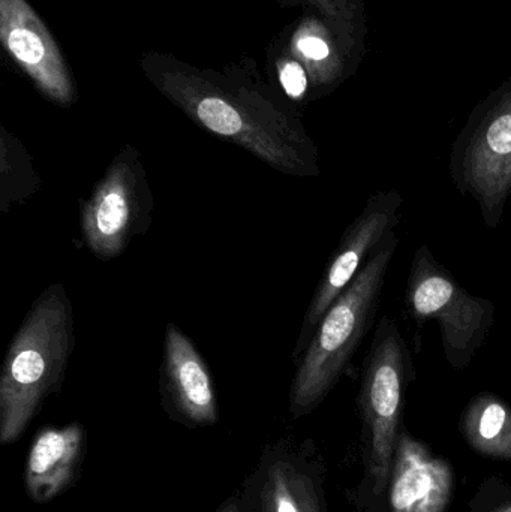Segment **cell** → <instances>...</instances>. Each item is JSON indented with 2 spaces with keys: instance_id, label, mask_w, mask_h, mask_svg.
Returning a JSON list of instances; mask_svg holds the SVG:
<instances>
[{
  "instance_id": "277c9868",
  "label": "cell",
  "mask_w": 511,
  "mask_h": 512,
  "mask_svg": "<svg viewBox=\"0 0 511 512\" xmlns=\"http://www.w3.org/2000/svg\"><path fill=\"white\" fill-rule=\"evenodd\" d=\"M407 304L416 321L438 322L447 363L458 370L470 366L495 321V304L459 285L426 245L414 254Z\"/></svg>"
},
{
  "instance_id": "8992f818",
  "label": "cell",
  "mask_w": 511,
  "mask_h": 512,
  "mask_svg": "<svg viewBox=\"0 0 511 512\" xmlns=\"http://www.w3.org/2000/svg\"><path fill=\"white\" fill-rule=\"evenodd\" d=\"M153 209L155 200L141 156L134 147H125L81 203L84 246L101 261L117 258L135 236L149 230Z\"/></svg>"
},
{
  "instance_id": "6da1fadb",
  "label": "cell",
  "mask_w": 511,
  "mask_h": 512,
  "mask_svg": "<svg viewBox=\"0 0 511 512\" xmlns=\"http://www.w3.org/2000/svg\"><path fill=\"white\" fill-rule=\"evenodd\" d=\"M75 345L74 309L62 283L45 289L9 343L0 375V444H14L50 394L62 390Z\"/></svg>"
},
{
  "instance_id": "4fadbf2b",
  "label": "cell",
  "mask_w": 511,
  "mask_h": 512,
  "mask_svg": "<svg viewBox=\"0 0 511 512\" xmlns=\"http://www.w3.org/2000/svg\"><path fill=\"white\" fill-rule=\"evenodd\" d=\"M461 430L477 453L511 460V408L500 397L491 393L474 397L462 415Z\"/></svg>"
},
{
  "instance_id": "5b68a950",
  "label": "cell",
  "mask_w": 511,
  "mask_h": 512,
  "mask_svg": "<svg viewBox=\"0 0 511 512\" xmlns=\"http://www.w3.org/2000/svg\"><path fill=\"white\" fill-rule=\"evenodd\" d=\"M450 177L479 204L486 227L497 228L511 197V90L477 111L450 155Z\"/></svg>"
},
{
  "instance_id": "8fae6325",
  "label": "cell",
  "mask_w": 511,
  "mask_h": 512,
  "mask_svg": "<svg viewBox=\"0 0 511 512\" xmlns=\"http://www.w3.org/2000/svg\"><path fill=\"white\" fill-rule=\"evenodd\" d=\"M2 36L9 53L35 78L54 101L68 104L74 89L66 77L56 48L38 18L21 0H2Z\"/></svg>"
},
{
  "instance_id": "30bf717a",
  "label": "cell",
  "mask_w": 511,
  "mask_h": 512,
  "mask_svg": "<svg viewBox=\"0 0 511 512\" xmlns=\"http://www.w3.org/2000/svg\"><path fill=\"white\" fill-rule=\"evenodd\" d=\"M452 493L449 463L432 456L408 433L399 432L390 475L392 512H444Z\"/></svg>"
},
{
  "instance_id": "e0dca14e",
  "label": "cell",
  "mask_w": 511,
  "mask_h": 512,
  "mask_svg": "<svg viewBox=\"0 0 511 512\" xmlns=\"http://www.w3.org/2000/svg\"><path fill=\"white\" fill-rule=\"evenodd\" d=\"M216 512H243L242 507H240L239 496L228 498Z\"/></svg>"
},
{
  "instance_id": "9c48e42d",
  "label": "cell",
  "mask_w": 511,
  "mask_h": 512,
  "mask_svg": "<svg viewBox=\"0 0 511 512\" xmlns=\"http://www.w3.org/2000/svg\"><path fill=\"white\" fill-rule=\"evenodd\" d=\"M159 388L162 405L173 420L188 427L218 423V394L212 373L194 342L176 324L165 327Z\"/></svg>"
},
{
  "instance_id": "52a82bcc",
  "label": "cell",
  "mask_w": 511,
  "mask_h": 512,
  "mask_svg": "<svg viewBox=\"0 0 511 512\" xmlns=\"http://www.w3.org/2000/svg\"><path fill=\"white\" fill-rule=\"evenodd\" d=\"M402 204L404 198L398 191L375 192L366 201L363 212L345 230L306 310L299 339L294 346V363H299L305 354L321 319L336 298L353 282L371 252L399 224Z\"/></svg>"
},
{
  "instance_id": "5bb4252c",
  "label": "cell",
  "mask_w": 511,
  "mask_h": 512,
  "mask_svg": "<svg viewBox=\"0 0 511 512\" xmlns=\"http://www.w3.org/2000/svg\"><path fill=\"white\" fill-rule=\"evenodd\" d=\"M41 188V179L33 167V159L23 146L9 135L0 144V212L24 203Z\"/></svg>"
},
{
  "instance_id": "ba28073f",
  "label": "cell",
  "mask_w": 511,
  "mask_h": 512,
  "mask_svg": "<svg viewBox=\"0 0 511 512\" xmlns=\"http://www.w3.org/2000/svg\"><path fill=\"white\" fill-rule=\"evenodd\" d=\"M239 501L243 512H326L323 468L314 445L270 444L243 484Z\"/></svg>"
},
{
  "instance_id": "7a4b0ae2",
  "label": "cell",
  "mask_w": 511,
  "mask_h": 512,
  "mask_svg": "<svg viewBox=\"0 0 511 512\" xmlns=\"http://www.w3.org/2000/svg\"><path fill=\"white\" fill-rule=\"evenodd\" d=\"M398 245L395 233L387 234L321 319L297 363L291 384L290 414L294 418L305 417L318 408L350 366L351 358L374 321Z\"/></svg>"
},
{
  "instance_id": "7c38bea8",
  "label": "cell",
  "mask_w": 511,
  "mask_h": 512,
  "mask_svg": "<svg viewBox=\"0 0 511 512\" xmlns=\"http://www.w3.org/2000/svg\"><path fill=\"white\" fill-rule=\"evenodd\" d=\"M87 447V432L81 424L44 427L33 439L24 471L27 495L35 504L62 495L77 477Z\"/></svg>"
},
{
  "instance_id": "2e32d148",
  "label": "cell",
  "mask_w": 511,
  "mask_h": 512,
  "mask_svg": "<svg viewBox=\"0 0 511 512\" xmlns=\"http://www.w3.org/2000/svg\"><path fill=\"white\" fill-rule=\"evenodd\" d=\"M299 50L303 56L312 60H324L329 56V45L323 39L315 38V36H306L299 41Z\"/></svg>"
},
{
  "instance_id": "3957f363",
  "label": "cell",
  "mask_w": 511,
  "mask_h": 512,
  "mask_svg": "<svg viewBox=\"0 0 511 512\" xmlns=\"http://www.w3.org/2000/svg\"><path fill=\"white\" fill-rule=\"evenodd\" d=\"M411 378L413 361L407 343L395 321L384 316L375 331L368 357L363 361L359 394L368 475L378 495L390 483L404 393Z\"/></svg>"
},
{
  "instance_id": "ac0fdd59",
  "label": "cell",
  "mask_w": 511,
  "mask_h": 512,
  "mask_svg": "<svg viewBox=\"0 0 511 512\" xmlns=\"http://www.w3.org/2000/svg\"><path fill=\"white\" fill-rule=\"evenodd\" d=\"M485 512H511V501L501 502V504L495 505V507L489 508Z\"/></svg>"
},
{
  "instance_id": "9a60e30c",
  "label": "cell",
  "mask_w": 511,
  "mask_h": 512,
  "mask_svg": "<svg viewBox=\"0 0 511 512\" xmlns=\"http://www.w3.org/2000/svg\"><path fill=\"white\" fill-rule=\"evenodd\" d=\"M281 84L288 96L302 99L308 89V78L297 62H290L281 69Z\"/></svg>"
}]
</instances>
